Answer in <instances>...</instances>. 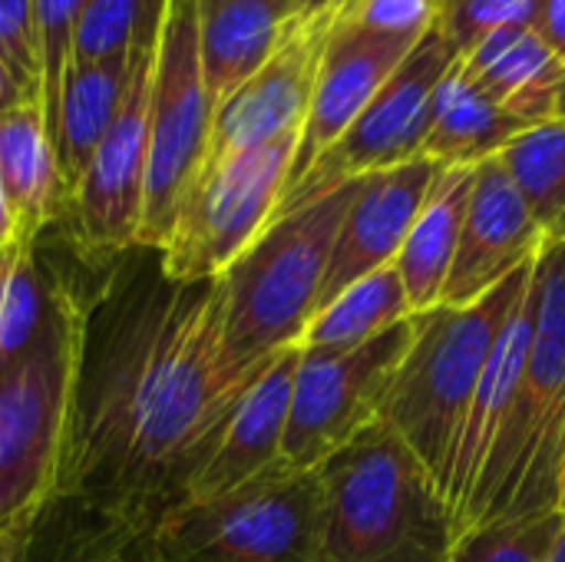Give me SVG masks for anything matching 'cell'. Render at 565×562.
<instances>
[{
  "mask_svg": "<svg viewBox=\"0 0 565 562\" xmlns=\"http://www.w3.org/2000/svg\"><path fill=\"white\" fill-rule=\"evenodd\" d=\"M351 0H305L298 13H344Z\"/></svg>",
  "mask_w": 565,
  "mask_h": 562,
  "instance_id": "cell-36",
  "label": "cell"
},
{
  "mask_svg": "<svg viewBox=\"0 0 565 562\" xmlns=\"http://www.w3.org/2000/svg\"><path fill=\"white\" fill-rule=\"evenodd\" d=\"M156 20H159V13L152 17V23L146 26V33L139 36L136 46L103 56V60H76L66 66V76H63L60 93L50 109V126H53V142H56L60 169H63L70 192L79 182L83 169L89 166L96 146L116 123V116L129 96L132 76L139 70L142 50L156 30Z\"/></svg>",
  "mask_w": 565,
  "mask_h": 562,
  "instance_id": "cell-18",
  "label": "cell"
},
{
  "mask_svg": "<svg viewBox=\"0 0 565 562\" xmlns=\"http://www.w3.org/2000/svg\"><path fill=\"white\" fill-rule=\"evenodd\" d=\"M414 335L417 315L354 351L298 354L281 464L291 470H321L341 447L374 427Z\"/></svg>",
  "mask_w": 565,
  "mask_h": 562,
  "instance_id": "cell-10",
  "label": "cell"
},
{
  "mask_svg": "<svg viewBox=\"0 0 565 562\" xmlns=\"http://www.w3.org/2000/svg\"><path fill=\"white\" fill-rule=\"evenodd\" d=\"M565 460V242L536 262V315L530 351L497 447L454 527L556 510Z\"/></svg>",
  "mask_w": 565,
  "mask_h": 562,
  "instance_id": "cell-3",
  "label": "cell"
},
{
  "mask_svg": "<svg viewBox=\"0 0 565 562\" xmlns=\"http://www.w3.org/2000/svg\"><path fill=\"white\" fill-rule=\"evenodd\" d=\"M540 0H440L437 30L463 56L483 36L507 26H533Z\"/></svg>",
  "mask_w": 565,
  "mask_h": 562,
  "instance_id": "cell-29",
  "label": "cell"
},
{
  "mask_svg": "<svg viewBox=\"0 0 565 562\" xmlns=\"http://www.w3.org/2000/svg\"><path fill=\"white\" fill-rule=\"evenodd\" d=\"M543 232L500 159L473 172L457 258L440 305H473L543 252Z\"/></svg>",
  "mask_w": 565,
  "mask_h": 562,
  "instance_id": "cell-16",
  "label": "cell"
},
{
  "mask_svg": "<svg viewBox=\"0 0 565 562\" xmlns=\"http://www.w3.org/2000/svg\"><path fill=\"white\" fill-rule=\"evenodd\" d=\"M497 159L516 182L543 242H565V119L526 126Z\"/></svg>",
  "mask_w": 565,
  "mask_h": 562,
  "instance_id": "cell-26",
  "label": "cell"
},
{
  "mask_svg": "<svg viewBox=\"0 0 565 562\" xmlns=\"http://www.w3.org/2000/svg\"><path fill=\"white\" fill-rule=\"evenodd\" d=\"M565 517L559 510L507 517L457 537L450 562H550Z\"/></svg>",
  "mask_w": 565,
  "mask_h": 562,
  "instance_id": "cell-27",
  "label": "cell"
},
{
  "mask_svg": "<svg viewBox=\"0 0 565 562\" xmlns=\"http://www.w3.org/2000/svg\"><path fill=\"white\" fill-rule=\"evenodd\" d=\"M533 30L543 36V43L565 63V0H540Z\"/></svg>",
  "mask_w": 565,
  "mask_h": 562,
  "instance_id": "cell-33",
  "label": "cell"
},
{
  "mask_svg": "<svg viewBox=\"0 0 565 562\" xmlns=\"http://www.w3.org/2000/svg\"><path fill=\"white\" fill-rule=\"evenodd\" d=\"M457 63L454 46L434 26L414 53L397 66V73L381 86V93L364 106V113L351 123V129L295 182L288 185L278 212L295 209L305 199H315L334 185L404 166L424 156L434 93L447 70ZM275 212V215H278Z\"/></svg>",
  "mask_w": 565,
  "mask_h": 562,
  "instance_id": "cell-12",
  "label": "cell"
},
{
  "mask_svg": "<svg viewBox=\"0 0 565 562\" xmlns=\"http://www.w3.org/2000/svg\"><path fill=\"white\" fill-rule=\"evenodd\" d=\"M295 152L298 132L205 169L159 248L162 272L182 285L218 278L275 219Z\"/></svg>",
  "mask_w": 565,
  "mask_h": 562,
  "instance_id": "cell-9",
  "label": "cell"
},
{
  "mask_svg": "<svg viewBox=\"0 0 565 562\" xmlns=\"http://www.w3.org/2000/svg\"><path fill=\"white\" fill-rule=\"evenodd\" d=\"M212 119L215 99L202 73L199 7L195 0H162L149 103L146 199L136 248L159 252L166 245L185 195L202 176Z\"/></svg>",
  "mask_w": 565,
  "mask_h": 562,
  "instance_id": "cell-8",
  "label": "cell"
},
{
  "mask_svg": "<svg viewBox=\"0 0 565 562\" xmlns=\"http://www.w3.org/2000/svg\"><path fill=\"white\" fill-rule=\"evenodd\" d=\"M99 272H89L50 328L0 371V533L30 530L50 487L70 414L83 315Z\"/></svg>",
  "mask_w": 565,
  "mask_h": 562,
  "instance_id": "cell-7",
  "label": "cell"
},
{
  "mask_svg": "<svg viewBox=\"0 0 565 562\" xmlns=\"http://www.w3.org/2000/svg\"><path fill=\"white\" fill-rule=\"evenodd\" d=\"M440 169L444 166L434 159L417 156L404 166L358 179V192L334 238L318 311L361 278L397 262Z\"/></svg>",
  "mask_w": 565,
  "mask_h": 562,
  "instance_id": "cell-15",
  "label": "cell"
},
{
  "mask_svg": "<svg viewBox=\"0 0 565 562\" xmlns=\"http://www.w3.org/2000/svg\"><path fill=\"white\" fill-rule=\"evenodd\" d=\"M556 510L565 517V460H563V477H559V500H556Z\"/></svg>",
  "mask_w": 565,
  "mask_h": 562,
  "instance_id": "cell-40",
  "label": "cell"
},
{
  "mask_svg": "<svg viewBox=\"0 0 565 562\" xmlns=\"http://www.w3.org/2000/svg\"><path fill=\"white\" fill-rule=\"evenodd\" d=\"M162 0H89L76 36H73V60H103L122 53L139 43L152 17L159 13Z\"/></svg>",
  "mask_w": 565,
  "mask_h": 562,
  "instance_id": "cell-28",
  "label": "cell"
},
{
  "mask_svg": "<svg viewBox=\"0 0 565 562\" xmlns=\"http://www.w3.org/2000/svg\"><path fill=\"white\" fill-rule=\"evenodd\" d=\"M271 3H278L281 10H288L291 17H298V10H301V3H305V0H271Z\"/></svg>",
  "mask_w": 565,
  "mask_h": 562,
  "instance_id": "cell-38",
  "label": "cell"
},
{
  "mask_svg": "<svg viewBox=\"0 0 565 562\" xmlns=\"http://www.w3.org/2000/svg\"><path fill=\"white\" fill-rule=\"evenodd\" d=\"M252 381L225 364L215 278L172 282L152 248L113 258L86 301L66 431L26 562L136 560L189 500Z\"/></svg>",
  "mask_w": 565,
  "mask_h": 562,
  "instance_id": "cell-1",
  "label": "cell"
},
{
  "mask_svg": "<svg viewBox=\"0 0 565 562\" xmlns=\"http://www.w3.org/2000/svg\"><path fill=\"white\" fill-rule=\"evenodd\" d=\"M199 53L215 106L278 50L295 20L271 0H195Z\"/></svg>",
  "mask_w": 565,
  "mask_h": 562,
  "instance_id": "cell-22",
  "label": "cell"
},
{
  "mask_svg": "<svg viewBox=\"0 0 565 562\" xmlns=\"http://www.w3.org/2000/svg\"><path fill=\"white\" fill-rule=\"evenodd\" d=\"M324 562H450L454 513L417 454L377 421L324 467Z\"/></svg>",
  "mask_w": 565,
  "mask_h": 562,
  "instance_id": "cell-4",
  "label": "cell"
},
{
  "mask_svg": "<svg viewBox=\"0 0 565 562\" xmlns=\"http://www.w3.org/2000/svg\"><path fill=\"white\" fill-rule=\"evenodd\" d=\"M467 76L520 123L556 119L565 63L533 26H507L457 56Z\"/></svg>",
  "mask_w": 565,
  "mask_h": 562,
  "instance_id": "cell-21",
  "label": "cell"
},
{
  "mask_svg": "<svg viewBox=\"0 0 565 562\" xmlns=\"http://www.w3.org/2000/svg\"><path fill=\"white\" fill-rule=\"evenodd\" d=\"M26 527L0 533V562H26Z\"/></svg>",
  "mask_w": 565,
  "mask_h": 562,
  "instance_id": "cell-35",
  "label": "cell"
},
{
  "mask_svg": "<svg viewBox=\"0 0 565 562\" xmlns=\"http://www.w3.org/2000/svg\"><path fill=\"white\" fill-rule=\"evenodd\" d=\"M411 301L404 291V282L394 265L361 278L348 291H341L334 301H328L301 335L298 348L301 354H344L354 351L387 328L407 321Z\"/></svg>",
  "mask_w": 565,
  "mask_h": 562,
  "instance_id": "cell-25",
  "label": "cell"
},
{
  "mask_svg": "<svg viewBox=\"0 0 565 562\" xmlns=\"http://www.w3.org/2000/svg\"><path fill=\"white\" fill-rule=\"evenodd\" d=\"M536 262L540 255L473 305H437L417 315L414 344L397 368L381 421L417 454L444 497L480 378L536 275Z\"/></svg>",
  "mask_w": 565,
  "mask_h": 562,
  "instance_id": "cell-5",
  "label": "cell"
},
{
  "mask_svg": "<svg viewBox=\"0 0 565 562\" xmlns=\"http://www.w3.org/2000/svg\"><path fill=\"white\" fill-rule=\"evenodd\" d=\"M358 179L278 212L265 232L215 278L222 298V354L252 381L271 358L298 348L321 305L341 219Z\"/></svg>",
  "mask_w": 565,
  "mask_h": 562,
  "instance_id": "cell-2",
  "label": "cell"
},
{
  "mask_svg": "<svg viewBox=\"0 0 565 562\" xmlns=\"http://www.w3.org/2000/svg\"><path fill=\"white\" fill-rule=\"evenodd\" d=\"M556 119H565V70L563 83H559V99H556Z\"/></svg>",
  "mask_w": 565,
  "mask_h": 562,
  "instance_id": "cell-39",
  "label": "cell"
},
{
  "mask_svg": "<svg viewBox=\"0 0 565 562\" xmlns=\"http://www.w3.org/2000/svg\"><path fill=\"white\" fill-rule=\"evenodd\" d=\"M338 17L341 13H298L288 23L278 50L262 63V70H255L235 93H228L215 106L202 172L281 136H301L321 56Z\"/></svg>",
  "mask_w": 565,
  "mask_h": 562,
  "instance_id": "cell-13",
  "label": "cell"
},
{
  "mask_svg": "<svg viewBox=\"0 0 565 562\" xmlns=\"http://www.w3.org/2000/svg\"><path fill=\"white\" fill-rule=\"evenodd\" d=\"M523 129L526 123H520L493 96H487L457 60L434 93L424 156L444 169L480 166L487 159H497Z\"/></svg>",
  "mask_w": 565,
  "mask_h": 562,
  "instance_id": "cell-24",
  "label": "cell"
},
{
  "mask_svg": "<svg viewBox=\"0 0 565 562\" xmlns=\"http://www.w3.org/2000/svg\"><path fill=\"white\" fill-rule=\"evenodd\" d=\"M30 93H40L33 83H26L20 73H17V66L0 53V113L3 109H10V106H17L20 99H26Z\"/></svg>",
  "mask_w": 565,
  "mask_h": 562,
  "instance_id": "cell-34",
  "label": "cell"
},
{
  "mask_svg": "<svg viewBox=\"0 0 565 562\" xmlns=\"http://www.w3.org/2000/svg\"><path fill=\"white\" fill-rule=\"evenodd\" d=\"M0 185L17 212L20 238H40L63 222L70 189L43 93H30L0 113Z\"/></svg>",
  "mask_w": 565,
  "mask_h": 562,
  "instance_id": "cell-19",
  "label": "cell"
},
{
  "mask_svg": "<svg viewBox=\"0 0 565 562\" xmlns=\"http://www.w3.org/2000/svg\"><path fill=\"white\" fill-rule=\"evenodd\" d=\"M132 562H324L321 470L285 464L169 513Z\"/></svg>",
  "mask_w": 565,
  "mask_h": 562,
  "instance_id": "cell-6",
  "label": "cell"
},
{
  "mask_svg": "<svg viewBox=\"0 0 565 562\" xmlns=\"http://www.w3.org/2000/svg\"><path fill=\"white\" fill-rule=\"evenodd\" d=\"M298 354V348L281 351L242 391L185 503L232 494L281 464Z\"/></svg>",
  "mask_w": 565,
  "mask_h": 562,
  "instance_id": "cell-17",
  "label": "cell"
},
{
  "mask_svg": "<svg viewBox=\"0 0 565 562\" xmlns=\"http://www.w3.org/2000/svg\"><path fill=\"white\" fill-rule=\"evenodd\" d=\"M344 13L367 30L420 40L437 26L440 0H351Z\"/></svg>",
  "mask_w": 565,
  "mask_h": 562,
  "instance_id": "cell-31",
  "label": "cell"
},
{
  "mask_svg": "<svg viewBox=\"0 0 565 562\" xmlns=\"http://www.w3.org/2000/svg\"><path fill=\"white\" fill-rule=\"evenodd\" d=\"M473 172H477V166L440 169V176L430 185V195H427L417 222L411 225V235L394 262L414 315L434 311L444 298L447 278H450V268L457 258V245H460L463 219H467Z\"/></svg>",
  "mask_w": 565,
  "mask_h": 562,
  "instance_id": "cell-23",
  "label": "cell"
},
{
  "mask_svg": "<svg viewBox=\"0 0 565 562\" xmlns=\"http://www.w3.org/2000/svg\"><path fill=\"white\" fill-rule=\"evenodd\" d=\"M420 40L367 30L354 23L348 13L334 20V30L321 56L315 96L298 136L288 185H295L351 129V123L364 113V106L381 93V86L397 73V66L414 53Z\"/></svg>",
  "mask_w": 565,
  "mask_h": 562,
  "instance_id": "cell-14",
  "label": "cell"
},
{
  "mask_svg": "<svg viewBox=\"0 0 565 562\" xmlns=\"http://www.w3.org/2000/svg\"><path fill=\"white\" fill-rule=\"evenodd\" d=\"M159 13H162V7H159ZM156 43H159V20L142 50L129 96H126L116 123L96 146L79 182L73 185L66 215L56 225V232L70 245V252L89 268H106L113 258L132 252L139 242L142 199H146Z\"/></svg>",
  "mask_w": 565,
  "mask_h": 562,
  "instance_id": "cell-11",
  "label": "cell"
},
{
  "mask_svg": "<svg viewBox=\"0 0 565 562\" xmlns=\"http://www.w3.org/2000/svg\"><path fill=\"white\" fill-rule=\"evenodd\" d=\"M533 315H536V275H533L530 288L523 291V298L516 301V308H513V315H510V321H507V328H503V335H500V341L487 361L477 397L470 404L467 427H463L460 450H457V464H454V477H450V490H447V503H450L454 520L463 510L470 490L477 487V480H480V474H483V467L497 447V437L507 424L510 401H513V391H516V381H520V371H523V361L530 351Z\"/></svg>",
  "mask_w": 565,
  "mask_h": 562,
  "instance_id": "cell-20",
  "label": "cell"
},
{
  "mask_svg": "<svg viewBox=\"0 0 565 562\" xmlns=\"http://www.w3.org/2000/svg\"><path fill=\"white\" fill-rule=\"evenodd\" d=\"M0 53L17 66V73L26 83L40 89V46H36L33 0H0Z\"/></svg>",
  "mask_w": 565,
  "mask_h": 562,
  "instance_id": "cell-32",
  "label": "cell"
},
{
  "mask_svg": "<svg viewBox=\"0 0 565 562\" xmlns=\"http://www.w3.org/2000/svg\"><path fill=\"white\" fill-rule=\"evenodd\" d=\"M550 562H565V523L563 530H559V540H556V547H553V556Z\"/></svg>",
  "mask_w": 565,
  "mask_h": 562,
  "instance_id": "cell-37",
  "label": "cell"
},
{
  "mask_svg": "<svg viewBox=\"0 0 565 562\" xmlns=\"http://www.w3.org/2000/svg\"><path fill=\"white\" fill-rule=\"evenodd\" d=\"M86 3L89 0H33V23H36V46H40V89L46 109H53V99L73 60V36Z\"/></svg>",
  "mask_w": 565,
  "mask_h": 562,
  "instance_id": "cell-30",
  "label": "cell"
}]
</instances>
